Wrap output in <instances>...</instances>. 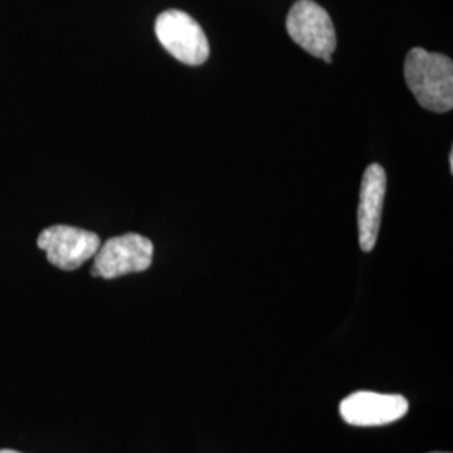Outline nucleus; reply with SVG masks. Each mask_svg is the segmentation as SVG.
<instances>
[{"label":"nucleus","mask_w":453,"mask_h":453,"mask_svg":"<svg viewBox=\"0 0 453 453\" xmlns=\"http://www.w3.org/2000/svg\"><path fill=\"white\" fill-rule=\"evenodd\" d=\"M405 81L418 104L434 113L453 108V63L449 56L413 48L405 58Z\"/></svg>","instance_id":"nucleus-1"},{"label":"nucleus","mask_w":453,"mask_h":453,"mask_svg":"<svg viewBox=\"0 0 453 453\" xmlns=\"http://www.w3.org/2000/svg\"><path fill=\"white\" fill-rule=\"evenodd\" d=\"M292 41L314 58L333 63L336 31L329 14L312 0H297L286 20Z\"/></svg>","instance_id":"nucleus-2"},{"label":"nucleus","mask_w":453,"mask_h":453,"mask_svg":"<svg viewBox=\"0 0 453 453\" xmlns=\"http://www.w3.org/2000/svg\"><path fill=\"white\" fill-rule=\"evenodd\" d=\"M155 33L163 48L183 65H202L211 56L202 26L183 11H165L155 22Z\"/></svg>","instance_id":"nucleus-3"},{"label":"nucleus","mask_w":453,"mask_h":453,"mask_svg":"<svg viewBox=\"0 0 453 453\" xmlns=\"http://www.w3.org/2000/svg\"><path fill=\"white\" fill-rule=\"evenodd\" d=\"M153 262V243L140 234H125L99 247L91 274L103 279L143 273Z\"/></svg>","instance_id":"nucleus-4"},{"label":"nucleus","mask_w":453,"mask_h":453,"mask_svg":"<svg viewBox=\"0 0 453 453\" xmlns=\"http://www.w3.org/2000/svg\"><path fill=\"white\" fill-rule=\"evenodd\" d=\"M37 245L46 252L52 265L63 271H74L96 256L101 241L97 234L89 230L78 226H52L41 232Z\"/></svg>","instance_id":"nucleus-5"},{"label":"nucleus","mask_w":453,"mask_h":453,"mask_svg":"<svg viewBox=\"0 0 453 453\" xmlns=\"http://www.w3.org/2000/svg\"><path fill=\"white\" fill-rule=\"evenodd\" d=\"M408 400L402 395L357 391L340 405L341 418L353 426H381L403 418Z\"/></svg>","instance_id":"nucleus-6"},{"label":"nucleus","mask_w":453,"mask_h":453,"mask_svg":"<svg viewBox=\"0 0 453 453\" xmlns=\"http://www.w3.org/2000/svg\"><path fill=\"white\" fill-rule=\"evenodd\" d=\"M387 181V172L381 165L372 163L365 170L357 207V230L363 252H372L378 241Z\"/></svg>","instance_id":"nucleus-7"},{"label":"nucleus","mask_w":453,"mask_h":453,"mask_svg":"<svg viewBox=\"0 0 453 453\" xmlns=\"http://www.w3.org/2000/svg\"><path fill=\"white\" fill-rule=\"evenodd\" d=\"M449 163H450V172H453V151L449 155Z\"/></svg>","instance_id":"nucleus-8"},{"label":"nucleus","mask_w":453,"mask_h":453,"mask_svg":"<svg viewBox=\"0 0 453 453\" xmlns=\"http://www.w3.org/2000/svg\"><path fill=\"white\" fill-rule=\"evenodd\" d=\"M0 453H20V452H16V450H0Z\"/></svg>","instance_id":"nucleus-9"},{"label":"nucleus","mask_w":453,"mask_h":453,"mask_svg":"<svg viewBox=\"0 0 453 453\" xmlns=\"http://www.w3.org/2000/svg\"><path fill=\"white\" fill-rule=\"evenodd\" d=\"M432 453H450V452H432Z\"/></svg>","instance_id":"nucleus-10"}]
</instances>
